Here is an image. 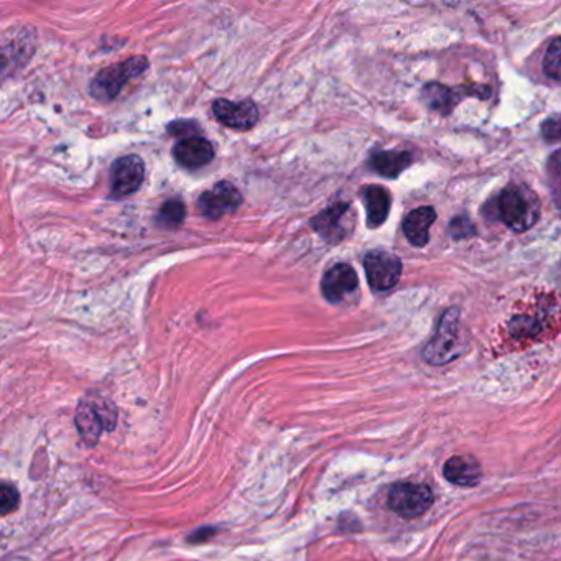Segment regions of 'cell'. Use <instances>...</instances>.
Wrapping results in <instances>:
<instances>
[{
	"label": "cell",
	"instance_id": "52a82bcc",
	"mask_svg": "<svg viewBox=\"0 0 561 561\" xmlns=\"http://www.w3.org/2000/svg\"><path fill=\"white\" fill-rule=\"evenodd\" d=\"M469 96L487 99L491 96V89L487 86H473V87L463 86V87L450 89L446 86L436 85V83L425 86L423 89V99L428 104V107L443 112V114H448L463 97H469Z\"/></svg>",
	"mask_w": 561,
	"mask_h": 561
},
{
	"label": "cell",
	"instance_id": "7a4b0ae2",
	"mask_svg": "<svg viewBox=\"0 0 561 561\" xmlns=\"http://www.w3.org/2000/svg\"><path fill=\"white\" fill-rule=\"evenodd\" d=\"M434 502V491L423 483H397L387 494V507L402 519H417Z\"/></svg>",
	"mask_w": 561,
	"mask_h": 561
},
{
	"label": "cell",
	"instance_id": "e0dca14e",
	"mask_svg": "<svg viewBox=\"0 0 561 561\" xmlns=\"http://www.w3.org/2000/svg\"><path fill=\"white\" fill-rule=\"evenodd\" d=\"M412 163H413L412 153L403 150H383L374 153L371 158L372 168L385 178H397Z\"/></svg>",
	"mask_w": 561,
	"mask_h": 561
},
{
	"label": "cell",
	"instance_id": "9a60e30c",
	"mask_svg": "<svg viewBox=\"0 0 561 561\" xmlns=\"http://www.w3.org/2000/svg\"><path fill=\"white\" fill-rule=\"evenodd\" d=\"M75 422H76L77 432L81 434L83 442L89 446H94L104 432V425H102L101 417H99V413H97V410L94 407L91 400H81L79 402Z\"/></svg>",
	"mask_w": 561,
	"mask_h": 561
},
{
	"label": "cell",
	"instance_id": "44dd1931",
	"mask_svg": "<svg viewBox=\"0 0 561 561\" xmlns=\"http://www.w3.org/2000/svg\"><path fill=\"white\" fill-rule=\"evenodd\" d=\"M91 402H93L94 407H96L97 413H99V417H101L104 430L112 432L114 426L117 423V413H116L114 405H112L111 402H107V400L104 399H93Z\"/></svg>",
	"mask_w": 561,
	"mask_h": 561
},
{
	"label": "cell",
	"instance_id": "ac0fdd59",
	"mask_svg": "<svg viewBox=\"0 0 561 561\" xmlns=\"http://www.w3.org/2000/svg\"><path fill=\"white\" fill-rule=\"evenodd\" d=\"M185 216H187V208L185 204L181 203L179 199H170L167 203L163 204L157 216V222L158 226L167 228V230H175L181 226V222L185 221Z\"/></svg>",
	"mask_w": 561,
	"mask_h": 561
},
{
	"label": "cell",
	"instance_id": "5bb4252c",
	"mask_svg": "<svg viewBox=\"0 0 561 561\" xmlns=\"http://www.w3.org/2000/svg\"><path fill=\"white\" fill-rule=\"evenodd\" d=\"M436 219V213L430 206H422L407 214L403 219V234L415 247H425L430 240V230Z\"/></svg>",
	"mask_w": 561,
	"mask_h": 561
},
{
	"label": "cell",
	"instance_id": "d6986e66",
	"mask_svg": "<svg viewBox=\"0 0 561 561\" xmlns=\"http://www.w3.org/2000/svg\"><path fill=\"white\" fill-rule=\"evenodd\" d=\"M544 69L552 79L561 81V36L555 38L545 53Z\"/></svg>",
	"mask_w": 561,
	"mask_h": 561
},
{
	"label": "cell",
	"instance_id": "5b68a950",
	"mask_svg": "<svg viewBox=\"0 0 561 561\" xmlns=\"http://www.w3.org/2000/svg\"><path fill=\"white\" fill-rule=\"evenodd\" d=\"M367 281L374 291H387L393 289L402 275V262L399 257L382 250H372L364 257Z\"/></svg>",
	"mask_w": 561,
	"mask_h": 561
},
{
	"label": "cell",
	"instance_id": "8fae6325",
	"mask_svg": "<svg viewBox=\"0 0 561 561\" xmlns=\"http://www.w3.org/2000/svg\"><path fill=\"white\" fill-rule=\"evenodd\" d=\"M351 206L349 203L332 204V208L324 209L311 219V228L330 242H340L348 234L349 228L344 224L348 218Z\"/></svg>",
	"mask_w": 561,
	"mask_h": 561
},
{
	"label": "cell",
	"instance_id": "8992f818",
	"mask_svg": "<svg viewBox=\"0 0 561 561\" xmlns=\"http://www.w3.org/2000/svg\"><path fill=\"white\" fill-rule=\"evenodd\" d=\"M240 203L242 196L238 188L232 187L228 181H221L213 189L201 195L198 199V209L208 219H219L224 214L238 211Z\"/></svg>",
	"mask_w": 561,
	"mask_h": 561
},
{
	"label": "cell",
	"instance_id": "277c9868",
	"mask_svg": "<svg viewBox=\"0 0 561 561\" xmlns=\"http://www.w3.org/2000/svg\"><path fill=\"white\" fill-rule=\"evenodd\" d=\"M459 344V310L450 308L440 320L434 338L428 341L423 349V359L434 366L448 364L458 356Z\"/></svg>",
	"mask_w": 561,
	"mask_h": 561
},
{
	"label": "cell",
	"instance_id": "7c38bea8",
	"mask_svg": "<svg viewBox=\"0 0 561 561\" xmlns=\"http://www.w3.org/2000/svg\"><path fill=\"white\" fill-rule=\"evenodd\" d=\"M173 155L181 167L196 170L213 160L214 147L203 137H188L175 145Z\"/></svg>",
	"mask_w": 561,
	"mask_h": 561
},
{
	"label": "cell",
	"instance_id": "9c48e42d",
	"mask_svg": "<svg viewBox=\"0 0 561 561\" xmlns=\"http://www.w3.org/2000/svg\"><path fill=\"white\" fill-rule=\"evenodd\" d=\"M213 112L216 119L226 128L249 130L259 120V109L252 101L232 102L228 99L214 101Z\"/></svg>",
	"mask_w": 561,
	"mask_h": 561
},
{
	"label": "cell",
	"instance_id": "ffe728a7",
	"mask_svg": "<svg viewBox=\"0 0 561 561\" xmlns=\"http://www.w3.org/2000/svg\"><path fill=\"white\" fill-rule=\"evenodd\" d=\"M546 175L548 183L552 188L553 196L556 203L561 204V150L553 153L550 160L546 163Z\"/></svg>",
	"mask_w": 561,
	"mask_h": 561
},
{
	"label": "cell",
	"instance_id": "2e32d148",
	"mask_svg": "<svg viewBox=\"0 0 561 561\" xmlns=\"http://www.w3.org/2000/svg\"><path fill=\"white\" fill-rule=\"evenodd\" d=\"M364 204H366L367 224L369 228L382 226L389 218L391 211V195L382 187H367L362 191Z\"/></svg>",
	"mask_w": 561,
	"mask_h": 561
},
{
	"label": "cell",
	"instance_id": "30bf717a",
	"mask_svg": "<svg viewBox=\"0 0 561 561\" xmlns=\"http://www.w3.org/2000/svg\"><path fill=\"white\" fill-rule=\"evenodd\" d=\"M359 285L357 273L351 265H332L328 272L324 273L321 280V291L323 297L332 303H340L349 293H352Z\"/></svg>",
	"mask_w": 561,
	"mask_h": 561
},
{
	"label": "cell",
	"instance_id": "6da1fadb",
	"mask_svg": "<svg viewBox=\"0 0 561 561\" xmlns=\"http://www.w3.org/2000/svg\"><path fill=\"white\" fill-rule=\"evenodd\" d=\"M485 214L491 219L505 224L509 230L524 232L538 221L540 201L528 188L509 185L485 206Z\"/></svg>",
	"mask_w": 561,
	"mask_h": 561
},
{
	"label": "cell",
	"instance_id": "3957f363",
	"mask_svg": "<svg viewBox=\"0 0 561 561\" xmlns=\"http://www.w3.org/2000/svg\"><path fill=\"white\" fill-rule=\"evenodd\" d=\"M148 68V61L144 56H136L102 69L91 83V94L97 101L109 102L128 85V79L142 75Z\"/></svg>",
	"mask_w": 561,
	"mask_h": 561
},
{
	"label": "cell",
	"instance_id": "603a6c76",
	"mask_svg": "<svg viewBox=\"0 0 561 561\" xmlns=\"http://www.w3.org/2000/svg\"><path fill=\"white\" fill-rule=\"evenodd\" d=\"M542 136L546 140H560L561 138V114L552 116L542 124Z\"/></svg>",
	"mask_w": 561,
	"mask_h": 561
},
{
	"label": "cell",
	"instance_id": "ba28073f",
	"mask_svg": "<svg viewBox=\"0 0 561 561\" xmlns=\"http://www.w3.org/2000/svg\"><path fill=\"white\" fill-rule=\"evenodd\" d=\"M145 177L144 162L137 155H128L116 160L111 168V191L116 198L136 193Z\"/></svg>",
	"mask_w": 561,
	"mask_h": 561
},
{
	"label": "cell",
	"instance_id": "7402d4cb",
	"mask_svg": "<svg viewBox=\"0 0 561 561\" xmlns=\"http://www.w3.org/2000/svg\"><path fill=\"white\" fill-rule=\"evenodd\" d=\"M18 504H20V495L18 491L14 485L4 483L0 487V510H2V515H7L10 512L17 510Z\"/></svg>",
	"mask_w": 561,
	"mask_h": 561
},
{
	"label": "cell",
	"instance_id": "d4e9b609",
	"mask_svg": "<svg viewBox=\"0 0 561 561\" xmlns=\"http://www.w3.org/2000/svg\"><path fill=\"white\" fill-rule=\"evenodd\" d=\"M214 532H216V530L209 527L203 528V530H198V532H195L193 536L188 538V542H191V544H201V542H204V540L211 538V536H214Z\"/></svg>",
	"mask_w": 561,
	"mask_h": 561
},
{
	"label": "cell",
	"instance_id": "cb8c5ba5",
	"mask_svg": "<svg viewBox=\"0 0 561 561\" xmlns=\"http://www.w3.org/2000/svg\"><path fill=\"white\" fill-rule=\"evenodd\" d=\"M450 230L453 238L456 239L468 238L471 234H474V228L466 218H456L451 222Z\"/></svg>",
	"mask_w": 561,
	"mask_h": 561
},
{
	"label": "cell",
	"instance_id": "4fadbf2b",
	"mask_svg": "<svg viewBox=\"0 0 561 561\" xmlns=\"http://www.w3.org/2000/svg\"><path fill=\"white\" fill-rule=\"evenodd\" d=\"M443 476L451 484L459 485V487H473L481 481L483 469L474 456L459 454L444 463Z\"/></svg>",
	"mask_w": 561,
	"mask_h": 561
}]
</instances>
